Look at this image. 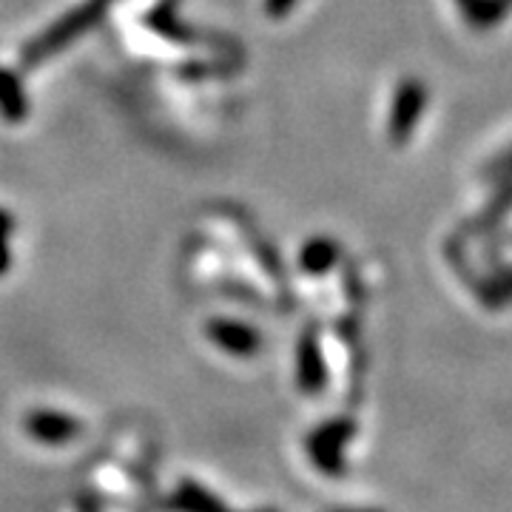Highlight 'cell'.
<instances>
[{
    "label": "cell",
    "mask_w": 512,
    "mask_h": 512,
    "mask_svg": "<svg viewBox=\"0 0 512 512\" xmlns=\"http://www.w3.org/2000/svg\"><path fill=\"white\" fill-rule=\"evenodd\" d=\"M103 9H106L103 0H89V3L72 9L69 15H63L52 29H46L43 35L26 46V52H23V66L32 69L37 63H43V60H49L52 55H57L60 49H66L69 43H74L86 29H92L94 23L103 18Z\"/></svg>",
    "instance_id": "1"
},
{
    "label": "cell",
    "mask_w": 512,
    "mask_h": 512,
    "mask_svg": "<svg viewBox=\"0 0 512 512\" xmlns=\"http://www.w3.org/2000/svg\"><path fill=\"white\" fill-rule=\"evenodd\" d=\"M0 114L9 123H18L29 114V100H26L20 80L6 69H0Z\"/></svg>",
    "instance_id": "2"
},
{
    "label": "cell",
    "mask_w": 512,
    "mask_h": 512,
    "mask_svg": "<svg viewBox=\"0 0 512 512\" xmlns=\"http://www.w3.org/2000/svg\"><path fill=\"white\" fill-rule=\"evenodd\" d=\"M211 336H214V342H220L222 348L242 353V356L256 348L254 330H248L245 325H237V322H214L211 325Z\"/></svg>",
    "instance_id": "3"
},
{
    "label": "cell",
    "mask_w": 512,
    "mask_h": 512,
    "mask_svg": "<svg viewBox=\"0 0 512 512\" xmlns=\"http://www.w3.org/2000/svg\"><path fill=\"white\" fill-rule=\"evenodd\" d=\"M350 433V424H336V427H328V430H322V433H316L313 439L325 441L322 447L319 444H313V456L316 461L322 464V470H330V473H336L339 470V456H336V450H339V441H345V436Z\"/></svg>",
    "instance_id": "4"
},
{
    "label": "cell",
    "mask_w": 512,
    "mask_h": 512,
    "mask_svg": "<svg viewBox=\"0 0 512 512\" xmlns=\"http://www.w3.org/2000/svg\"><path fill=\"white\" fill-rule=\"evenodd\" d=\"M333 245H330L328 239H316L311 245H305V251H302V265H305V271H311V274H322V271H328L330 265H333Z\"/></svg>",
    "instance_id": "5"
},
{
    "label": "cell",
    "mask_w": 512,
    "mask_h": 512,
    "mask_svg": "<svg viewBox=\"0 0 512 512\" xmlns=\"http://www.w3.org/2000/svg\"><path fill=\"white\" fill-rule=\"evenodd\" d=\"M69 421L72 419L52 416V413H40V416H35V421H32V427H35L43 439H60V436H69V433L74 430Z\"/></svg>",
    "instance_id": "6"
},
{
    "label": "cell",
    "mask_w": 512,
    "mask_h": 512,
    "mask_svg": "<svg viewBox=\"0 0 512 512\" xmlns=\"http://www.w3.org/2000/svg\"><path fill=\"white\" fill-rule=\"evenodd\" d=\"M302 384L308 390L322 387V359H319V350L313 348L311 342H305V350H302Z\"/></svg>",
    "instance_id": "7"
},
{
    "label": "cell",
    "mask_w": 512,
    "mask_h": 512,
    "mask_svg": "<svg viewBox=\"0 0 512 512\" xmlns=\"http://www.w3.org/2000/svg\"><path fill=\"white\" fill-rule=\"evenodd\" d=\"M9 231H12V220L6 211H0V274H6L9 268Z\"/></svg>",
    "instance_id": "8"
},
{
    "label": "cell",
    "mask_w": 512,
    "mask_h": 512,
    "mask_svg": "<svg viewBox=\"0 0 512 512\" xmlns=\"http://www.w3.org/2000/svg\"><path fill=\"white\" fill-rule=\"evenodd\" d=\"M293 3L296 0H265V12H268V18H285L293 9Z\"/></svg>",
    "instance_id": "9"
}]
</instances>
